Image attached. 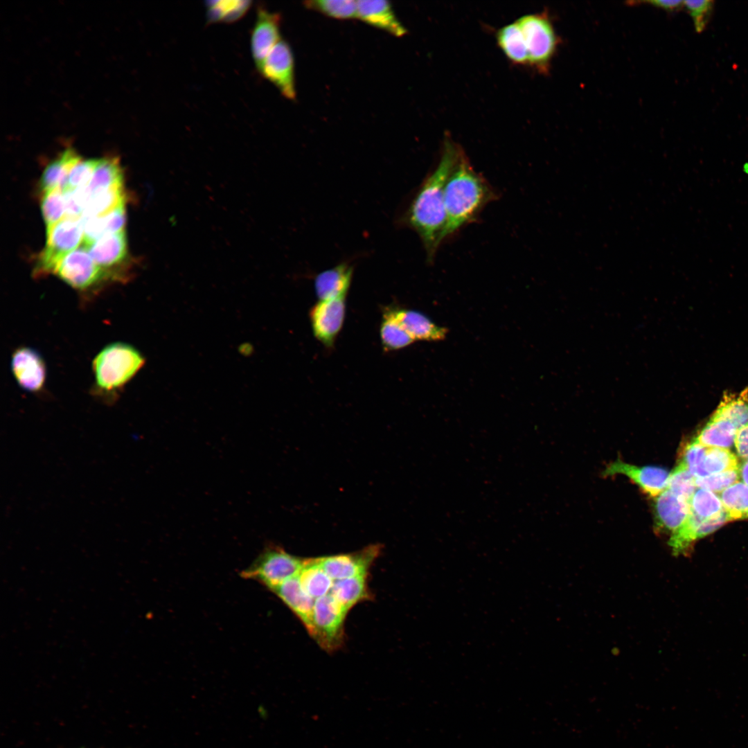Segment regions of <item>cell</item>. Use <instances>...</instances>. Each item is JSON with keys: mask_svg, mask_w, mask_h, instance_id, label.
I'll return each mask as SVG.
<instances>
[{"mask_svg": "<svg viewBox=\"0 0 748 748\" xmlns=\"http://www.w3.org/2000/svg\"><path fill=\"white\" fill-rule=\"evenodd\" d=\"M310 10L337 19L357 18V1L353 0H313L304 3Z\"/></svg>", "mask_w": 748, "mask_h": 748, "instance_id": "d6a6232c", "label": "cell"}, {"mask_svg": "<svg viewBox=\"0 0 748 748\" xmlns=\"http://www.w3.org/2000/svg\"><path fill=\"white\" fill-rule=\"evenodd\" d=\"M82 159L72 148H67L44 169L39 186L44 193L57 188L65 190L71 168Z\"/></svg>", "mask_w": 748, "mask_h": 748, "instance_id": "603a6c76", "label": "cell"}, {"mask_svg": "<svg viewBox=\"0 0 748 748\" xmlns=\"http://www.w3.org/2000/svg\"><path fill=\"white\" fill-rule=\"evenodd\" d=\"M11 369L17 382L24 389L37 392L43 388L46 367L43 359L34 349L17 348L12 355Z\"/></svg>", "mask_w": 748, "mask_h": 748, "instance_id": "5bb4252c", "label": "cell"}, {"mask_svg": "<svg viewBox=\"0 0 748 748\" xmlns=\"http://www.w3.org/2000/svg\"><path fill=\"white\" fill-rule=\"evenodd\" d=\"M462 151L452 139L445 138L438 164L417 188L398 218L400 226L418 234L428 261L434 260L443 243L446 226L445 186Z\"/></svg>", "mask_w": 748, "mask_h": 748, "instance_id": "6da1fadb", "label": "cell"}, {"mask_svg": "<svg viewBox=\"0 0 748 748\" xmlns=\"http://www.w3.org/2000/svg\"><path fill=\"white\" fill-rule=\"evenodd\" d=\"M143 364V357L133 346L118 342L109 344L93 361L96 384L107 393L116 391L127 384Z\"/></svg>", "mask_w": 748, "mask_h": 748, "instance_id": "3957f363", "label": "cell"}, {"mask_svg": "<svg viewBox=\"0 0 748 748\" xmlns=\"http://www.w3.org/2000/svg\"><path fill=\"white\" fill-rule=\"evenodd\" d=\"M123 185V172L116 157L98 159L92 178L86 187L89 197L98 192Z\"/></svg>", "mask_w": 748, "mask_h": 748, "instance_id": "4316f807", "label": "cell"}, {"mask_svg": "<svg viewBox=\"0 0 748 748\" xmlns=\"http://www.w3.org/2000/svg\"><path fill=\"white\" fill-rule=\"evenodd\" d=\"M390 309L398 321L415 340L439 341L447 333L446 328L437 326L419 312L393 307Z\"/></svg>", "mask_w": 748, "mask_h": 748, "instance_id": "44dd1931", "label": "cell"}, {"mask_svg": "<svg viewBox=\"0 0 748 748\" xmlns=\"http://www.w3.org/2000/svg\"><path fill=\"white\" fill-rule=\"evenodd\" d=\"M281 17L262 6L257 8L256 19L251 35V51L259 71L274 46L280 40Z\"/></svg>", "mask_w": 748, "mask_h": 748, "instance_id": "7c38bea8", "label": "cell"}, {"mask_svg": "<svg viewBox=\"0 0 748 748\" xmlns=\"http://www.w3.org/2000/svg\"><path fill=\"white\" fill-rule=\"evenodd\" d=\"M647 3L668 11H675L684 8V1H651Z\"/></svg>", "mask_w": 748, "mask_h": 748, "instance_id": "ee69618b", "label": "cell"}, {"mask_svg": "<svg viewBox=\"0 0 748 748\" xmlns=\"http://www.w3.org/2000/svg\"><path fill=\"white\" fill-rule=\"evenodd\" d=\"M305 559L293 555L278 546H270L241 573L242 577L255 580L271 591L287 580L299 574Z\"/></svg>", "mask_w": 748, "mask_h": 748, "instance_id": "5b68a950", "label": "cell"}, {"mask_svg": "<svg viewBox=\"0 0 748 748\" xmlns=\"http://www.w3.org/2000/svg\"><path fill=\"white\" fill-rule=\"evenodd\" d=\"M729 520L748 518V486L738 481L720 494Z\"/></svg>", "mask_w": 748, "mask_h": 748, "instance_id": "f546056e", "label": "cell"}, {"mask_svg": "<svg viewBox=\"0 0 748 748\" xmlns=\"http://www.w3.org/2000/svg\"><path fill=\"white\" fill-rule=\"evenodd\" d=\"M499 48L512 63L516 65L528 64V57L522 31L517 21L499 28L496 33Z\"/></svg>", "mask_w": 748, "mask_h": 748, "instance_id": "cb8c5ba5", "label": "cell"}, {"mask_svg": "<svg viewBox=\"0 0 748 748\" xmlns=\"http://www.w3.org/2000/svg\"><path fill=\"white\" fill-rule=\"evenodd\" d=\"M367 576L358 575L354 577L334 580L330 590L332 596L348 611L355 605L371 598L368 587Z\"/></svg>", "mask_w": 748, "mask_h": 748, "instance_id": "d4e9b609", "label": "cell"}, {"mask_svg": "<svg viewBox=\"0 0 748 748\" xmlns=\"http://www.w3.org/2000/svg\"><path fill=\"white\" fill-rule=\"evenodd\" d=\"M734 444L738 456L748 459V423L738 429Z\"/></svg>", "mask_w": 748, "mask_h": 748, "instance_id": "7bdbcfd3", "label": "cell"}, {"mask_svg": "<svg viewBox=\"0 0 748 748\" xmlns=\"http://www.w3.org/2000/svg\"><path fill=\"white\" fill-rule=\"evenodd\" d=\"M516 21L524 37L528 64L538 72H548L558 44V38L549 17L543 12L528 14Z\"/></svg>", "mask_w": 748, "mask_h": 748, "instance_id": "277c9868", "label": "cell"}, {"mask_svg": "<svg viewBox=\"0 0 748 748\" xmlns=\"http://www.w3.org/2000/svg\"><path fill=\"white\" fill-rule=\"evenodd\" d=\"M271 591L293 612L311 636L314 601L302 587L299 575L287 580Z\"/></svg>", "mask_w": 748, "mask_h": 748, "instance_id": "e0dca14e", "label": "cell"}, {"mask_svg": "<svg viewBox=\"0 0 748 748\" xmlns=\"http://www.w3.org/2000/svg\"><path fill=\"white\" fill-rule=\"evenodd\" d=\"M707 475L739 468L737 456L728 449L707 447L704 461Z\"/></svg>", "mask_w": 748, "mask_h": 748, "instance_id": "d590c367", "label": "cell"}, {"mask_svg": "<svg viewBox=\"0 0 748 748\" xmlns=\"http://www.w3.org/2000/svg\"><path fill=\"white\" fill-rule=\"evenodd\" d=\"M346 297L319 301L310 311V320L315 338L327 348L335 344L346 315Z\"/></svg>", "mask_w": 748, "mask_h": 748, "instance_id": "30bf717a", "label": "cell"}, {"mask_svg": "<svg viewBox=\"0 0 748 748\" xmlns=\"http://www.w3.org/2000/svg\"><path fill=\"white\" fill-rule=\"evenodd\" d=\"M623 474L635 483L643 492L657 497L667 489L668 472L656 466L639 467L617 460L604 470L603 476Z\"/></svg>", "mask_w": 748, "mask_h": 748, "instance_id": "4fadbf2b", "label": "cell"}, {"mask_svg": "<svg viewBox=\"0 0 748 748\" xmlns=\"http://www.w3.org/2000/svg\"><path fill=\"white\" fill-rule=\"evenodd\" d=\"M740 477V468L733 469L703 477L695 478L696 487L712 492H722L729 486L738 482Z\"/></svg>", "mask_w": 748, "mask_h": 748, "instance_id": "f35d334b", "label": "cell"}, {"mask_svg": "<svg viewBox=\"0 0 748 748\" xmlns=\"http://www.w3.org/2000/svg\"><path fill=\"white\" fill-rule=\"evenodd\" d=\"M733 422L738 428L748 423V390L726 393L714 412Z\"/></svg>", "mask_w": 748, "mask_h": 748, "instance_id": "4dcf8cb0", "label": "cell"}, {"mask_svg": "<svg viewBox=\"0 0 748 748\" xmlns=\"http://www.w3.org/2000/svg\"><path fill=\"white\" fill-rule=\"evenodd\" d=\"M53 274L79 290L89 288L105 278H112L107 271L95 262L84 245L65 256Z\"/></svg>", "mask_w": 748, "mask_h": 748, "instance_id": "ba28073f", "label": "cell"}, {"mask_svg": "<svg viewBox=\"0 0 748 748\" xmlns=\"http://www.w3.org/2000/svg\"><path fill=\"white\" fill-rule=\"evenodd\" d=\"M738 429L731 420L714 413L694 439L706 447L727 449L734 444Z\"/></svg>", "mask_w": 748, "mask_h": 748, "instance_id": "7402d4cb", "label": "cell"}, {"mask_svg": "<svg viewBox=\"0 0 748 748\" xmlns=\"http://www.w3.org/2000/svg\"><path fill=\"white\" fill-rule=\"evenodd\" d=\"M740 477L743 483L748 486V459L745 460L740 469Z\"/></svg>", "mask_w": 748, "mask_h": 748, "instance_id": "f6af8a7d", "label": "cell"}, {"mask_svg": "<svg viewBox=\"0 0 748 748\" xmlns=\"http://www.w3.org/2000/svg\"><path fill=\"white\" fill-rule=\"evenodd\" d=\"M353 274V266L342 262L319 273L314 278V290L319 301L346 296Z\"/></svg>", "mask_w": 748, "mask_h": 748, "instance_id": "d6986e66", "label": "cell"}, {"mask_svg": "<svg viewBox=\"0 0 748 748\" xmlns=\"http://www.w3.org/2000/svg\"><path fill=\"white\" fill-rule=\"evenodd\" d=\"M706 447L693 439L684 447L682 459L688 470L695 478L707 476L704 467Z\"/></svg>", "mask_w": 748, "mask_h": 748, "instance_id": "74e56055", "label": "cell"}, {"mask_svg": "<svg viewBox=\"0 0 748 748\" xmlns=\"http://www.w3.org/2000/svg\"><path fill=\"white\" fill-rule=\"evenodd\" d=\"M125 202L120 204L110 212L103 215L104 216L106 234L120 232L125 230Z\"/></svg>", "mask_w": 748, "mask_h": 748, "instance_id": "b9f144b4", "label": "cell"}, {"mask_svg": "<svg viewBox=\"0 0 748 748\" xmlns=\"http://www.w3.org/2000/svg\"><path fill=\"white\" fill-rule=\"evenodd\" d=\"M695 488V477L688 470L685 465L679 461L677 466L669 475L667 489L689 502L696 490Z\"/></svg>", "mask_w": 748, "mask_h": 748, "instance_id": "8d00e7d4", "label": "cell"}, {"mask_svg": "<svg viewBox=\"0 0 748 748\" xmlns=\"http://www.w3.org/2000/svg\"><path fill=\"white\" fill-rule=\"evenodd\" d=\"M712 0L684 1V8L691 17L697 33L703 32L706 28L714 8Z\"/></svg>", "mask_w": 748, "mask_h": 748, "instance_id": "60d3db41", "label": "cell"}, {"mask_svg": "<svg viewBox=\"0 0 748 748\" xmlns=\"http://www.w3.org/2000/svg\"><path fill=\"white\" fill-rule=\"evenodd\" d=\"M357 1V18L395 37H402L407 30L399 21L391 3L384 0Z\"/></svg>", "mask_w": 748, "mask_h": 748, "instance_id": "ac0fdd59", "label": "cell"}, {"mask_svg": "<svg viewBox=\"0 0 748 748\" xmlns=\"http://www.w3.org/2000/svg\"><path fill=\"white\" fill-rule=\"evenodd\" d=\"M98 159L79 161L71 170L65 190H71L86 187L89 185Z\"/></svg>", "mask_w": 748, "mask_h": 748, "instance_id": "ab89813d", "label": "cell"}, {"mask_svg": "<svg viewBox=\"0 0 748 748\" xmlns=\"http://www.w3.org/2000/svg\"><path fill=\"white\" fill-rule=\"evenodd\" d=\"M380 337L383 348L386 351L402 349L415 341L398 321L390 308H386L384 310L380 328Z\"/></svg>", "mask_w": 748, "mask_h": 748, "instance_id": "83f0119b", "label": "cell"}, {"mask_svg": "<svg viewBox=\"0 0 748 748\" xmlns=\"http://www.w3.org/2000/svg\"><path fill=\"white\" fill-rule=\"evenodd\" d=\"M380 544L369 545L358 551L317 558L326 573L333 580L368 574L381 551Z\"/></svg>", "mask_w": 748, "mask_h": 748, "instance_id": "8fae6325", "label": "cell"}, {"mask_svg": "<svg viewBox=\"0 0 748 748\" xmlns=\"http://www.w3.org/2000/svg\"><path fill=\"white\" fill-rule=\"evenodd\" d=\"M41 210L46 230L65 217V200L64 191L57 188L44 193L41 201Z\"/></svg>", "mask_w": 748, "mask_h": 748, "instance_id": "e575fe53", "label": "cell"}, {"mask_svg": "<svg viewBox=\"0 0 748 748\" xmlns=\"http://www.w3.org/2000/svg\"><path fill=\"white\" fill-rule=\"evenodd\" d=\"M87 248L95 262L113 278L108 268L121 262L127 256L125 231L105 234Z\"/></svg>", "mask_w": 748, "mask_h": 748, "instance_id": "ffe728a7", "label": "cell"}, {"mask_svg": "<svg viewBox=\"0 0 748 748\" xmlns=\"http://www.w3.org/2000/svg\"><path fill=\"white\" fill-rule=\"evenodd\" d=\"M348 612L330 593L314 600L311 636L326 651H334L342 645Z\"/></svg>", "mask_w": 748, "mask_h": 748, "instance_id": "52a82bcc", "label": "cell"}, {"mask_svg": "<svg viewBox=\"0 0 748 748\" xmlns=\"http://www.w3.org/2000/svg\"><path fill=\"white\" fill-rule=\"evenodd\" d=\"M84 233L80 218L64 217L46 230V242L40 253L35 272L53 273L58 264L83 241Z\"/></svg>", "mask_w": 748, "mask_h": 748, "instance_id": "8992f818", "label": "cell"}, {"mask_svg": "<svg viewBox=\"0 0 748 748\" xmlns=\"http://www.w3.org/2000/svg\"><path fill=\"white\" fill-rule=\"evenodd\" d=\"M729 518L726 511L710 519H702L691 512L685 523L670 535L669 544L675 555L686 554L693 543L719 528Z\"/></svg>", "mask_w": 748, "mask_h": 748, "instance_id": "9a60e30c", "label": "cell"}, {"mask_svg": "<svg viewBox=\"0 0 748 748\" xmlns=\"http://www.w3.org/2000/svg\"><path fill=\"white\" fill-rule=\"evenodd\" d=\"M125 202L123 185L112 187L91 195L86 204L82 215H103Z\"/></svg>", "mask_w": 748, "mask_h": 748, "instance_id": "1f68e13d", "label": "cell"}, {"mask_svg": "<svg viewBox=\"0 0 748 748\" xmlns=\"http://www.w3.org/2000/svg\"><path fill=\"white\" fill-rule=\"evenodd\" d=\"M688 504L691 512L702 519L713 518L724 511L720 497L703 488L695 490Z\"/></svg>", "mask_w": 748, "mask_h": 748, "instance_id": "836d02e7", "label": "cell"}, {"mask_svg": "<svg viewBox=\"0 0 748 748\" xmlns=\"http://www.w3.org/2000/svg\"><path fill=\"white\" fill-rule=\"evenodd\" d=\"M498 198V193L474 169L463 150L445 186L446 226L443 242L477 222L485 207Z\"/></svg>", "mask_w": 748, "mask_h": 748, "instance_id": "7a4b0ae2", "label": "cell"}, {"mask_svg": "<svg viewBox=\"0 0 748 748\" xmlns=\"http://www.w3.org/2000/svg\"><path fill=\"white\" fill-rule=\"evenodd\" d=\"M288 100L296 96L294 60L289 44L280 39L271 50L259 70Z\"/></svg>", "mask_w": 748, "mask_h": 748, "instance_id": "9c48e42d", "label": "cell"}, {"mask_svg": "<svg viewBox=\"0 0 748 748\" xmlns=\"http://www.w3.org/2000/svg\"><path fill=\"white\" fill-rule=\"evenodd\" d=\"M251 1L241 0L206 1V22H235L247 13L251 6Z\"/></svg>", "mask_w": 748, "mask_h": 748, "instance_id": "f1b7e54d", "label": "cell"}, {"mask_svg": "<svg viewBox=\"0 0 748 748\" xmlns=\"http://www.w3.org/2000/svg\"><path fill=\"white\" fill-rule=\"evenodd\" d=\"M654 509L655 527L671 534L685 523L691 513L688 502L668 489L656 497Z\"/></svg>", "mask_w": 748, "mask_h": 748, "instance_id": "2e32d148", "label": "cell"}, {"mask_svg": "<svg viewBox=\"0 0 748 748\" xmlns=\"http://www.w3.org/2000/svg\"><path fill=\"white\" fill-rule=\"evenodd\" d=\"M299 578L305 591L314 599L330 594L334 582L320 567L317 558L305 559Z\"/></svg>", "mask_w": 748, "mask_h": 748, "instance_id": "484cf974", "label": "cell"}]
</instances>
